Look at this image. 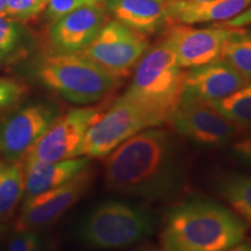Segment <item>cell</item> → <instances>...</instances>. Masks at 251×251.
Returning <instances> with one entry per match:
<instances>
[{
  "label": "cell",
  "mask_w": 251,
  "mask_h": 251,
  "mask_svg": "<svg viewBox=\"0 0 251 251\" xmlns=\"http://www.w3.org/2000/svg\"><path fill=\"white\" fill-rule=\"evenodd\" d=\"M224 251H251V242H246V241H242L236 246L229 248V249H226Z\"/></svg>",
  "instance_id": "f1b7e54d"
},
{
  "label": "cell",
  "mask_w": 251,
  "mask_h": 251,
  "mask_svg": "<svg viewBox=\"0 0 251 251\" xmlns=\"http://www.w3.org/2000/svg\"><path fill=\"white\" fill-rule=\"evenodd\" d=\"M251 5V0H169L166 25H196L225 23Z\"/></svg>",
  "instance_id": "9a60e30c"
},
{
  "label": "cell",
  "mask_w": 251,
  "mask_h": 251,
  "mask_svg": "<svg viewBox=\"0 0 251 251\" xmlns=\"http://www.w3.org/2000/svg\"><path fill=\"white\" fill-rule=\"evenodd\" d=\"M139 251H158V250H156V249H142V250H139Z\"/></svg>",
  "instance_id": "1f68e13d"
},
{
  "label": "cell",
  "mask_w": 251,
  "mask_h": 251,
  "mask_svg": "<svg viewBox=\"0 0 251 251\" xmlns=\"http://www.w3.org/2000/svg\"><path fill=\"white\" fill-rule=\"evenodd\" d=\"M219 25L220 26L228 27V28L251 27V5L246 9V11H243L241 14H238L237 17H235L233 19H230V20L225 21V23H221Z\"/></svg>",
  "instance_id": "83f0119b"
},
{
  "label": "cell",
  "mask_w": 251,
  "mask_h": 251,
  "mask_svg": "<svg viewBox=\"0 0 251 251\" xmlns=\"http://www.w3.org/2000/svg\"><path fill=\"white\" fill-rule=\"evenodd\" d=\"M99 115L94 107L74 108L58 115L26 152L21 164L27 166L36 162H58L81 156L86 131Z\"/></svg>",
  "instance_id": "52a82bcc"
},
{
  "label": "cell",
  "mask_w": 251,
  "mask_h": 251,
  "mask_svg": "<svg viewBox=\"0 0 251 251\" xmlns=\"http://www.w3.org/2000/svg\"><path fill=\"white\" fill-rule=\"evenodd\" d=\"M46 9V6L40 0H7L5 8V18L25 23L35 18Z\"/></svg>",
  "instance_id": "7402d4cb"
},
{
  "label": "cell",
  "mask_w": 251,
  "mask_h": 251,
  "mask_svg": "<svg viewBox=\"0 0 251 251\" xmlns=\"http://www.w3.org/2000/svg\"><path fill=\"white\" fill-rule=\"evenodd\" d=\"M19 23L5 17H0V59L11 57L19 48Z\"/></svg>",
  "instance_id": "603a6c76"
},
{
  "label": "cell",
  "mask_w": 251,
  "mask_h": 251,
  "mask_svg": "<svg viewBox=\"0 0 251 251\" xmlns=\"http://www.w3.org/2000/svg\"><path fill=\"white\" fill-rule=\"evenodd\" d=\"M169 121L180 136L205 148L224 147L241 130L208 102L184 92Z\"/></svg>",
  "instance_id": "ba28073f"
},
{
  "label": "cell",
  "mask_w": 251,
  "mask_h": 251,
  "mask_svg": "<svg viewBox=\"0 0 251 251\" xmlns=\"http://www.w3.org/2000/svg\"><path fill=\"white\" fill-rule=\"evenodd\" d=\"M39 244V236L34 230L18 231L9 242L7 251H36Z\"/></svg>",
  "instance_id": "484cf974"
},
{
  "label": "cell",
  "mask_w": 251,
  "mask_h": 251,
  "mask_svg": "<svg viewBox=\"0 0 251 251\" xmlns=\"http://www.w3.org/2000/svg\"><path fill=\"white\" fill-rule=\"evenodd\" d=\"M6 5H7V0H0V17L5 15Z\"/></svg>",
  "instance_id": "f546056e"
},
{
  "label": "cell",
  "mask_w": 251,
  "mask_h": 251,
  "mask_svg": "<svg viewBox=\"0 0 251 251\" xmlns=\"http://www.w3.org/2000/svg\"><path fill=\"white\" fill-rule=\"evenodd\" d=\"M106 1L79 7L51 24L49 42L54 54H79L107 23Z\"/></svg>",
  "instance_id": "4fadbf2b"
},
{
  "label": "cell",
  "mask_w": 251,
  "mask_h": 251,
  "mask_svg": "<svg viewBox=\"0 0 251 251\" xmlns=\"http://www.w3.org/2000/svg\"><path fill=\"white\" fill-rule=\"evenodd\" d=\"M157 219L146 207L127 200L100 202L77 228L80 242L93 249H124L155 233Z\"/></svg>",
  "instance_id": "277c9868"
},
{
  "label": "cell",
  "mask_w": 251,
  "mask_h": 251,
  "mask_svg": "<svg viewBox=\"0 0 251 251\" xmlns=\"http://www.w3.org/2000/svg\"><path fill=\"white\" fill-rule=\"evenodd\" d=\"M209 105L238 127L251 129V81L227 98L209 102Z\"/></svg>",
  "instance_id": "44dd1931"
},
{
  "label": "cell",
  "mask_w": 251,
  "mask_h": 251,
  "mask_svg": "<svg viewBox=\"0 0 251 251\" xmlns=\"http://www.w3.org/2000/svg\"><path fill=\"white\" fill-rule=\"evenodd\" d=\"M218 191L231 209L251 225V175L226 174L219 178Z\"/></svg>",
  "instance_id": "ac0fdd59"
},
{
  "label": "cell",
  "mask_w": 251,
  "mask_h": 251,
  "mask_svg": "<svg viewBox=\"0 0 251 251\" xmlns=\"http://www.w3.org/2000/svg\"><path fill=\"white\" fill-rule=\"evenodd\" d=\"M185 75L174 50L162 41L140 58L133 80L122 96L143 109L157 125H163L179 105Z\"/></svg>",
  "instance_id": "3957f363"
},
{
  "label": "cell",
  "mask_w": 251,
  "mask_h": 251,
  "mask_svg": "<svg viewBox=\"0 0 251 251\" xmlns=\"http://www.w3.org/2000/svg\"><path fill=\"white\" fill-rule=\"evenodd\" d=\"M152 127H158L157 122L121 96L90 126L84 137L81 156L89 158L108 156L133 135Z\"/></svg>",
  "instance_id": "8992f818"
},
{
  "label": "cell",
  "mask_w": 251,
  "mask_h": 251,
  "mask_svg": "<svg viewBox=\"0 0 251 251\" xmlns=\"http://www.w3.org/2000/svg\"><path fill=\"white\" fill-rule=\"evenodd\" d=\"M231 153L238 162L251 166V134L235 142L231 147Z\"/></svg>",
  "instance_id": "4316f807"
},
{
  "label": "cell",
  "mask_w": 251,
  "mask_h": 251,
  "mask_svg": "<svg viewBox=\"0 0 251 251\" xmlns=\"http://www.w3.org/2000/svg\"><path fill=\"white\" fill-rule=\"evenodd\" d=\"M0 251H1V250H0Z\"/></svg>",
  "instance_id": "836d02e7"
},
{
  "label": "cell",
  "mask_w": 251,
  "mask_h": 251,
  "mask_svg": "<svg viewBox=\"0 0 251 251\" xmlns=\"http://www.w3.org/2000/svg\"><path fill=\"white\" fill-rule=\"evenodd\" d=\"M188 1H206V0H188Z\"/></svg>",
  "instance_id": "d6a6232c"
},
{
  "label": "cell",
  "mask_w": 251,
  "mask_h": 251,
  "mask_svg": "<svg viewBox=\"0 0 251 251\" xmlns=\"http://www.w3.org/2000/svg\"><path fill=\"white\" fill-rule=\"evenodd\" d=\"M24 168L21 162L0 168V219L12 213L24 198Z\"/></svg>",
  "instance_id": "d6986e66"
},
{
  "label": "cell",
  "mask_w": 251,
  "mask_h": 251,
  "mask_svg": "<svg viewBox=\"0 0 251 251\" xmlns=\"http://www.w3.org/2000/svg\"><path fill=\"white\" fill-rule=\"evenodd\" d=\"M105 1L106 0H48V4L45 9L46 17L52 24L75 9Z\"/></svg>",
  "instance_id": "cb8c5ba5"
},
{
  "label": "cell",
  "mask_w": 251,
  "mask_h": 251,
  "mask_svg": "<svg viewBox=\"0 0 251 251\" xmlns=\"http://www.w3.org/2000/svg\"><path fill=\"white\" fill-rule=\"evenodd\" d=\"M40 1H41V2H42V4H43V5H45V6H46V7H47V4H48V0H40Z\"/></svg>",
  "instance_id": "4dcf8cb0"
},
{
  "label": "cell",
  "mask_w": 251,
  "mask_h": 251,
  "mask_svg": "<svg viewBox=\"0 0 251 251\" xmlns=\"http://www.w3.org/2000/svg\"><path fill=\"white\" fill-rule=\"evenodd\" d=\"M234 29L220 25L209 28L172 25L164 41L174 50L178 64L181 68L192 69L221 58L222 48Z\"/></svg>",
  "instance_id": "7c38bea8"
},
{
  "label": "cell",
  "mask_w": 251,
  "mask_h": 251,
  "mask_svg": "<svg viewBox=\"0 0 251 251\" xmlns=\"http://www.w3.org/2000/svg\"><path fill=\"white\" fill-rule=\"evenodd\" d=\"M185 169L175 137L158 127L133 135L108 155L105 183L124 196L162 200L184 184Z\"/></svg>",
  "instance_id": "6da1fadb"
},
{
  "label": "cell",
  "mask_w": 251,
  "mask_h": 251,
  "mask_svg": "<svg viewBox=\"0 0 251 251\" xmlns=\"http://www.w3.org/2000/svg\"><path fill=\"white\" fill-rule=\"evenodd\" d=\"M57 117V107L49 102L19 108L0 124V155L9 163L20 162Z\"/></svg>",
  "instance_id": "8fae6325"
},
{
  "label": "cell",
  "mask_w": 251,
  "mask_h": 251,
  "mask_svg": "<svg viewBox=\"0 0 251 251\" xmlns=\"http://www.w3.org/2000/svg\"><path fill=\"white\" fill-rule=\"evenodd\" d=\"M247 224L231 208L207 198H188L166 214L163 251H224L244 241Z\"/></svg>",
  "instance_id": "7a4b0ae2"
},
{
  "label": "cell",
  "mask_w": 251,
  "mask_h": 251,
  "mask_svg": "<svg viewBox=\"0 0 251 251\" xmlns=\"http://www.w3.org/2000/svg\"><path fill=\"white\" fill-rule=\"evenodd\" d=\"M248 83L250 81L238 74L228 62L220 58L190 69L185 75L184 93L209 103L227 98Z\"/></svg>",
  "instance_id": "5bb4252c"
},
{
  "label": "cell",
  "mask_w": 251,
  "mask_h": 251,
  "mask_svg": "<svg viewBox=\"0 0 251 251\" xmlns=\"http://www.w3.org/2000/svg\"><path fill=\"white\" fill-rule=\"evenodd\" d=\"M93 179L92 169L87 168L67 183L25 200L17 231H35L54 224L89 191Z\"/></svg>",
  "instance_id": "30bf717a"
},
{
  "label": "cell",
  "mask_w": 251,
  "mask_h": 251,
  "mask_svg": "<svg viewBox=\"0 0 251 251\" xmlns=\"http://www.w3.org/2000/svg\"><path fill=\"white\" fill-rule=\"evenodd\" d=\"M24 168V199L39 196L67 183L75 176L90 168L89 157H75L58 162H36Z\"/></svg>",
  "instance_id": "e0dca14e"
},
{
  "label": "cell",
  "mask_w": 251,
  "mask_h": 251,
  "mask_svg": "<svg viewBox=\"0 0 251 251\" xmlns=\"http://www.w3.org/2000/svg\"><path fill=\"white\" fill-rule=\"evenodd\" d=\"M26 92V87L17 80L0 78V112L14 105Z\"/></svg>",
  "instance_id": "d4e9b609"
},
{
  "label": "cell",
  "mask_w": 251,
  "mask_h": 251,
  "mask_svg": "<svg viewBox=\"0 0 251 251\" xmlns=\"http://www.w3.org/2000/svg\"><path fill=\"white\" fill-rule=\"evenodd\" d=\"M169 0H106V11L115 21L144 36L166 25Z\"/></svg>",
  "instance_id": "2e32d148"
},
{
  "label": "cell",
  "mask_w": 251,
  "mask_h": 251,
  "mask_svg": "<svg viewBox=\"0 0 251 251\" xmlns=\"http://www.w3.org/2000/svg\"><path fill=\"white\" fill-rule=\"evenodd\" d=\"M221 58L251 81V30L235 28L222 48Z\"/></svg>",
  "instance_id": "ffe728a7"
},
{
  "label": "cell",
  "mask_w": 251,
  "mask_h": 251,
  "mask_svg": "<svg viewBox=\"0 0 251 251\" xmlns=\"http://www.w3.org/2000/svg\"><path fill=\"white\" fill-rule=\"evenodd\" d=\"M36 77L46 87L78 105L100 101L118 81L80 54L47 56L37 64Z\"/></svg>",
  "instance_id": "5b68a950"
},
{
  "label": "cell",
  "mask_w": 251,
  "mask_h": 251,
  "mask_svg": "<svg viewBox=\"0 0 251 251\" xmlns=\"http://www.w3.org/2000/svg\"><path fill=\"white\" fill-rule=\"evenodd\" d=\"M148 46L147 36L111 20L79 54L119 78L130 71L148 50Z\"/></svg>",
  "instance_id": "9c48e42d"
}]
</instances>
